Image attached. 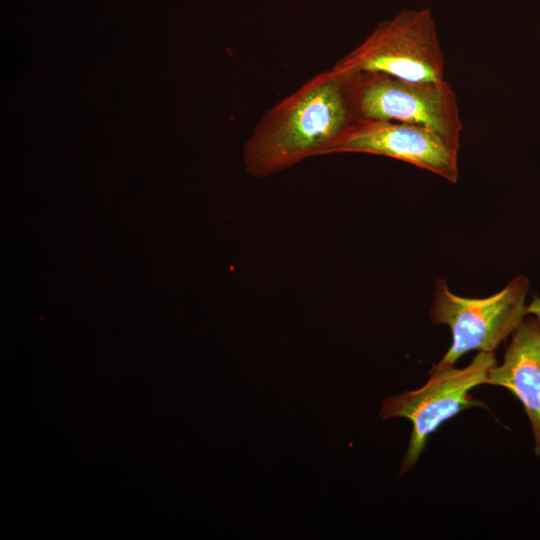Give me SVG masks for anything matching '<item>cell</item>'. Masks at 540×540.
<instances>
[{
  "label": "cell",
  "instance_id": "cell-1",
  "mask_svg": "<svg viewBox=\"0 0 540 540\" xmlns=\"http://www.w3.org/2000/svg\"><path fill=\"white\" fill-rule=\"evenodd\" d=\"M355 118L349 74L324 70L262 115L245 142L244 168L264 178L324 155Z\"/></svg>",
  "mask_w": 540,
  "mask_h": 540
},
{
  "label": "cell",
  "instance_id": "cell-2",
  "mask_svg": "<svg viewBox=\"0 0 540 540\" xmlns=\"http://www.w3.org/2000/svg\"><path fill=\"white\" fill-rule=\"evenodd\" d=\"M332 67L350 73H381L416 83L445 81V58L430 9L403 10L380 22Z\"/></svg>",
  "mask_w": 540,
  "mask_h": 540
},
{
  "label": "cell",
  "instance_id": "cell-3",
  "mask_svg": "<svg viewBox=\"0 0 540 540\" xmlns=\"http://www.w3.org/2000/svg\"><path fill=\"white\" fill-rule=\"evenodd\" d=\"M497 364L494 352L480 351L466 367L434 364L429 379L417 390L387 397L380 410L382 419L404 417L412 422V433L402 460L400 474L408 472L422 454L426 440L445 421L462 410L485 407L470 391L486 384L489 370Z\"/></svg>",
  "mask_w": 540,
  "mask_h": 540
},
{
  "label": "cell",
  "instance_id": "cell-4",
  "mask_svg": "<svg viewBox=\"0 0 540 540\" xmlns=\"http://www.w3.org/2000/svg\"><path fill=\"white\" fill-rule=\"evenodd\" d=\"M528 290L529 279L518 275L489 297L466 298L454 294L444 279H437L430 320L449 326L452 332L451 347L438 364L452 366L472 350L494 352L526 316Z\"/></svg>",
  "mask_w": 540,
  "mask_h": 540
},
{
  "label": "cell",
  "instance_id": "cell-5",
  "mask_svg": "<svg viewBox=\"0 0 540 540\" xmlns=\"http://www.w3.org/2000/svg\"><path fill=\"white\" fill-rule=\"evenodd\" d=\"M345 73L356 118L424 126L459 148L463 125L455 92L446 80L416 83L381 73Z\"/></svg>",
  "mask_w": 540,
  "mask_h": 540
},
{
  "label": "cell",
  "instance_id": "cell-6",
  "mask_svg": "<svg viewBox=\"0 0 540 540\" xmlns=\"http://www.w3.org/2000/svg\"><path fill=\"white\" fill-rule=\"evenodd\" d=\"M334 153L386 156L428 170L451 183L458 180V147L420 125L355 118L324 155Z\"/></svg>",
  "mask_w": 540,
  "mask_h": 540
},
{
  "label": "cell",
  "instance_id": "cell-7",
  "mask_svg": "<svg viewBox=\"0 0 540 540\" xmlns=\"http://www.w3.org/2000/svg\"><path fill=\"white\" fill-rule=\"evenodd\" d=\"M486 384L511 391L530 421L535 455L540 459V319L526 315L508 345L501 365L488 372Z\"/></svg>",
  "mask_w": 540,
  "mask_h": 540
},
{
  "label": "cell",
  "instance_id": "cell-8",
  "mask_svg": "<svg viewBox=\"0 0 540 540\" xmlns=\"http://www.w3.org/2000/svg\"><path fill=\"white\" fill-rule=\"evenodd\" d=\"M526 315H534L540 319V296L533 294L531 303L526 307Z\"/></svg>",
  "mask_w": 540,
  "mask_h": 540
}]
</instances>
